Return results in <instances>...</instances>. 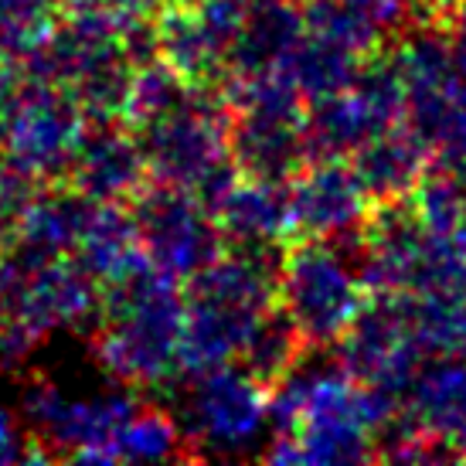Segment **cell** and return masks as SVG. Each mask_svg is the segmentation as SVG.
<instances>
[{"label": "cell", "mask_w": 466, "mask_h": 466, "mask_svg": "<svg viewBox=\"0 0 466 466\" xmlns=\"http://www.w3.org/2000/svg\"><path fill=\"white\" fill-rule=\"evenodd\" d=\"M358 66H361V55H354L344 45L307 31L297 48L289 52V58L283 62L279 72L297 86L307 103H313L320 96L348 89L350 78L358 76Z\"/></svg>", "instance_id": "cell-23"}, {"label": "cell", "mask_w": 466, "mask_h": 466, "mask_svg": "<svg viewBox=\"0 0 466 466\" xmlns=\"http://www.w3.org/2000/svg\"><path fill=\"white\" fill-rule=\"evenodd\" d=\"M140 391L116 385L99 395H68L55 378L31 375L21 389V426L48 453L72 463H116V440L140 409Z\"/></svg>", "instance_id": "cell-5"}, {"label": "cell", "mask_w": 466, "mask_h": 466, "mask_svg": "<svg viewBox=\"0 0 466 466\" xmlns=\"http://www.w3.org/2000/svg\"><path fill=\"white\" fill-rule=\"evenodd\" d=\"M181 279L140 256L103 283V313L92 327V358L116 385L133 391L174 389L181 361Z\"/></svg>", "instance_id": "cell-1"}, {"label": "cell", "mask_w": 466, "mask_h": 466, "mask_svg": "<svg viewBox=\"0 0 466 466\" xmlns=\"http://www.w3.org/2000/svg\"><path fill=\"white\" fill-rule=\"evenodd\" d=\"M86 127L89 119L72 99V92L25 76L0 133L4 160L35 184L68 181Z\"/></svg>", "instance_id": "cell-7"}, {"label": "cell", "mask_w": 466, "mask_h": 466, "mask_svg": "<svg viewBox=\"0 0 466 466\" xmlns=\"http://www.w3.org/2000/svg\"><path fill=\"white\" fill-rule=\"evenodd\" d=\"M228 123L232 109L221 89L195 86L187 103L174 113L133 130L143 147L150 181L181 187L208 211H215L221 195L238 177V167L228 154Z\"/></svg>", "instance_id": "cell-3"}, {"label": "cell", "mask_w": 466, "mask_h": 466, "mask_svg": "<svg viewBox=\"0 0 466 466\" xmlns=\"http://www.w3.org/2000/svg\"><path fill=\"white\" fill-rule=\"evenodd\" d=\"M140 256L143 248L130 205H96L76 252H72V259L86 272H92L99 283L113 279Z\"/></svg>", "instance_id": "cell-21"}, {"label": "cell", "mask_w": 466, "mask_h": 466, "mask_svg": "<svg viewBox=\"0 0 466 466\" xmlns=\"http://www.w3.org/2000/svg\"><path fill=\"white\" fill-rule=\"evenodd\" d=\"M381 130H389V127L350 86L320 96L303 113L307 160H350V154L364 140H371Z\"/></svg>", "instance_id": "cell-19"}, {"label": "cell", "mask_w": 466, "mask_h": 466, "mask_svg": "<svg viewBox=\"0 0 466 466\" xmlns=\"http://www.w3.org/2000/svg\"><path fill=\"white\" fill-rule=\"evenodd\" d=\"M130 211L143 256L181 283L225 252V235L215 215L181 187L147 181L130 201Z\"/></svg>", "instance_id": "cell-9"}, {"label": "cell", "mask_w": 466, "mask_h": 466, "mask_svg": "<svg viewBox=\"0 0 466 466\" xmlns=\"http://www.w3.org/2000/svg\"><path fill=\"white\" fill-rule=\"evenodd\" d=\"M432 150L409 123H395L389 130L375 133L350 154V167L358 174L361 187L368 191L371 205L381 201H401L429 174Z\"/></svg>", "instance_id": "cell-13"}, {"label": "cell", "mask_w": 466, "mask_h": 466, "mask_svg": "<svg viewBox=\"0 0 466 466\" xmlns=\"http://www.w3.org/2000/svg\"><path fill=\"white\" fill-rule=\"evenodd\" d=\"M170 412L195 460L235 456L259 442L269 426V389L232 361L191 375Z\"/></svg>", "instance_id": "cell-6"}, {"label": "cell", "mask_w": 466, "mask_h": 466, "mask_svg": "<svg viewBox=\"0 0 466 466\" xmlns=\"http://www.w3.org/2000/svg\"><path fill=\"white\" fill-rule=\"evenodd\" d=\"M150 181L137 133L123 123H89L76 150L68 184L99 205H130Z\"/></svg>", "instance_id": "cell-11"}, {"label": "cell", "mask_w": 466, "mask_h": 466, "mask_svg": "<svg viewBox=\"0 0 466 466\" xmlns=\"http://www.w3.org/2000/svg\"><path fill=\"white\" fill-rule=\"evenodd\" d=\"M405 412L466 460V354H440L436 361H422L405 399Z\"/></svg>", "instance_id": "cell-16"}, {"label": "cell", "mask_w": 466, "mask_h": 466, "mask_svg": "<svg viewBox=\"0 0 466 466\" xmlns=\"http://www.w3.org/2000/svg\"><path fill=\"white\" fill-rule=\"evenodd\" d=\"M371 211L350 160H307L289 177V218L293 238H340L358 232Z\"/></svg>", "instance_id": "cell-10"}, {"label": "cell", "mask_w": 466, "mask_h": 466, "mask_svg": "<svg viewBox=\"0 0 466 466\" xmlns=\"http://www.w3.org/2000/svg\"><path fill=\"white\" fill-rule=\"evenodd\" d=\"M303 35L307 21L299 0H248L246 21L228 52V72L235 76L276 72L283 68Z\"/></svg>", "instance_id": "cell-15"}, {"label": "cell", "mask_w": 466, "mask_h": 466, "mask_svg": "<svg viewBox=\"0 0 466 466\" xmlns=\"http://www.w3.org/2000/svg\"><path fill=\"white\" fill-rule=\"evenodd\" d=\"M337 364L358 385L391 395L405 405L422 368V350L409 327L405 293H368L364 307L334 344Z\"/></svg>", "instance_id": "cell-8"}, {"label": "cell", "mask_w": 466, "mask_h": 466, "mask_svg": "<svg viewBox=\"0 0 466 466\" xmlns=\"http://www.w3.org/2000/svg\"><path fill=\"white\" fill-rule=\"evenodd\" d=\"M99 201L86 198L68 181L38 184V191L21 211L14 242L35 248L41 256H72Z\"/></svg>", "instance_id": "cell-17"}, {"label": "cell", "mask_w": 466, "mask_h": 466, "mask_svg": "<svg viewBox=\"0 0 466 466\" xmlns=\"http://www.w3.org/2000/svg\"><path fill=\"white\" fill-rule=\"evenodd\" d=\"M225 246H283L293 238L289 218V181H259L238 174L215 205Z\"/></svg>", "instance_id": "cell-14"}, {"label": "cell", "mask_w": 466, "mask_h": 466, "mask_svg": "<svg viewBox=\"0 0 466 466\" xmlns=\"http://www.w3.org/2000/svg\"><path fill=\"white\" fill-rule=\"evenodd\" d=\"M191 82L181 78L167 62H150V66H140L133 72L130 82V96H127V106H123V123L130 130H140L154 119L174 113L181 103H187L191 96Z\"/></svg>", "instance_id": "cell-26"}, {"label": "cell", "mask_w": 466, "mask_h": 466, "mask_svg": "<svg viewBox=\"0 0 466 466\" xmlns=\"http://www.w3.org/2000/svg\"><path fill=\"white\" fill-rule=\"evenodd\" d=\"M456 238H460V246L466 248V211H463V221H460V232H456Z\"/></svg>", "instance_id": "cell-33"}, {"label": "cell", "mask_w": 466, "mask_h": 466, "mask_svg": "<svg viewBox=\"0 0 466 466\" xmlns=\"http://www.w3.org/2000/svg\"><path fill=\"white\" fill-rule=\"evenodd\" d=\"M164 4H174V7H198V4H205V0H164Z\"/></svg>", "instance_id": "cell-32"}, {"label": "cell", "mask_w": 466, "mask_h": 466, "mask_svg": "<svg viewBox=\"0 0 466 466\" xmlns=\"http://www.w3.org/2000/svg\"><path fill=\"white\" fill-rule=\"evenodd\" d=\"M7 463H48V453L14 422L11 412L0 409V466Z\"/></svg>", "instance_id": "cell-28"}, {"label": "cell", "mask_w": 466, "mask_h": 466, "mask_svg": "<svg viewBox=\"0 0 466 466\" xmlns=\"http://www.w3.org/2000/svg\"><path fill=\"white\" fill-rule=\"evenodd\" d=\"M405 307L422 354H466V262L432 289L405 293Z\"/></svg>", "instance_id": "cell-20"}, {"label": "cell", "mask_w": 466, "mask_h": 466, "mask_svg": "<svg viewBox=\"0 0 466 466\" xmlns=\"http://www.w3.org/2000/svg\"><path fill=\"white\" fill-rule=\"evenodd\" d=\"M167 460H195L181 426L170 409L140 401L116 440V463H167Z\"/></svg>", "instance_id": "cell-24"}, {"label": "cell", "mask_w": 466, "mask_h": 466, "mask_svg": "<svg viewBox=\"0 0 466 466\" xmlns=\"http://www.w3.org/2000/svg\"><path fill=\"white\" fill-rule=\"evenodd\" d=\"M307 354V340L297 330V324L289 320V313L276 303L272 310H266L256 320V327L248 330L246 344L238 350L235 364L248 371L259 385L272 389L279 378L293 368Z\"/></svg>", "instance_id": "cell-22"}, {"label": "cell", "mask_w": 466, "mask_h": 466, "mask_svg": "<svg viewBox=\"0 0 466 466\" xmlns=\"http://www.w3.org/2000/svg\"><path fill=\"white\" fill-rule=\"evenodd\" d=\"M157 38H160V62H167L191 86L218 89L228 78V48L211 35V27L201 21L195 7L164 4L157 11Z\"/></svg>", "instance_id": "cell-18"}, {"label": "cell", "mask_w": 466, "mask_h": 466, "mask_svg": "<svg viewBox=\"0 0 466 466\" xmlns=\"http://www.w3.org/2000/svg\"><path fill=\"white\" fill-rule=\"evenodd\" d=\"M228 154L238 174L259 181H289L307 164L303 113L286 109H232Z\"/></svg>", "instance_id": "cell-12"}, {"label": "cell", "mask_w": 466, "mask_h": 466, "mask_svg": "<svg viewBox=\"0 0 466 466\" xmlns=\"http://www.w3.org/2000/svg\"><path fill=\"white\" fill-rule=\"evenodd\" d=\"M446 35H450V48H453V62L460 68V76L466 78V0H460L456 14L446 25Z\"/></svg>", "instance_id": "cell-31"}, {"label": "cell", "mask_w": 466, "mask_h": 466, "mask_svg": "<svg viewBox=\"0 0 466 466\" xmlns=\"http://www.w3.org/2000/svg\"><path fill=\"white\" fill-rule=\"evenodd\" d=\"M62 21L58 0H0V58L25 66Z\"/></svg>", "instance_id": "cell-25"}, {"label": "cell", "mask_w": 466, "mask_h": 466, "mask_svg": "<svg viewBox=\"0 0 466 466\" xmlns=\"http://www.w3.org/2000/svg\"><path fill=\"white\" fill-rule=\"evenodd\" d=\"M21 82H25V68L17 62L0 58V133H4V123H7V113H11L14 99H17Z\"/></svg>", "instance_id": "cell-29"}, {"label": "cell", "mask_w": 466, "mask_h": 466, "mask_svg": "<svg viewBox=\"0 0 466 466\" xmlns=\"http://www.w3.org/2000/svg\"><path fill=\"white\" fill-rule=\"evenodd\" d=\"M286 246H225L215 262L184 279V375L232 364L248 330L279 303Z\"/></svg>", "instance_id": "cell-2"}, {"label": "cell", "mask_w": 466, "mask_h": 466, "mask_svg": "<svg viewBox=\"0 0 466 466\" xmlns=\"http://www.w3.org/2000/svg\"><path fill=\"white\" fill-rule=\"evenodd\" d=\"M412 205L419 211V218L426 221L432 232L456 238L466 211V184L460 177H453L450 170L436 167V174H426L422 184L412 191Z\"/></svg>", "instance_id": "cell-27"}, {"label": "cell", "mask_w": 466, "mask_h": 466, "mask_svg": "<svg viewBox=\"0 0 466 466\" xmlns=\"http://www.w3.org/2000/svg\"><path fill=\"white\" fill-rule=\"evenodd\" d=\"M409 7H412L415 21L446 27L450 25V17L456 14V7H460V0H409Z\"/></svg>", "instance_id": "cell-30"}, {"label": "cell", "mask_w": 466, "mask_h": 466, "mask_svg": "<svg viewBox=\"0 0 466 466\" xmlns=\"http://www.w3.org/2000/svg\"><path fill=\"white\" fill-rule=\"evenodd\" d=\"M361 228L340 238H297L279 266V307L307 340V350H330L368 299L354 262Z\"/></svg>", "instance_id": "cell-4"}]
</instances>
